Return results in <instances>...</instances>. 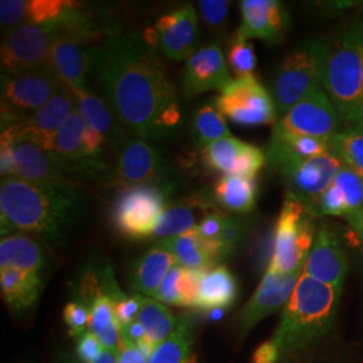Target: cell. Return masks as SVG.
<instances>
[{"mask_svg":"<svg viewBox=\"0 0 363 363\" xmlns=\"http://www.w3.org/2000/svg\"><path fill=\"white\" fill-rule=\"evenodd\" d=\"M91 76L118 123L136 138L160 140L181 124V106L164 66L138 30L105 23Z\"/></svg>","mask_w":363,"mask_h":363,"instance_id":"6da1fadb","label":"cell"},{"mask_svg":"<svg viewBox=\"0 0 363 363\" xmlns=\"http://www.w3.org/2000/svg\"><path fill=\"white\" fill-rule=\"evenodd\" d=\"M82 202L77 183L42 187L15 178L3 179L0 186L1 237L21 230L60 241L79 220Z\"/></svg>","mask_w":363,"mask_h":363,"instance_id":"7a4b0ae2","label":"cell"},{"mask_svg":"<svg viewBox=\"0 0 363 363\" xmlns=\"http://www.w3.org/2000/svg\"><path fill=\"white\" fill-rule=\"evenodd\" d=\"M322 88L335 106L343 128H363L362 25L320 42Z\"/></svg>","mask_w":363,"mask_h":363,"instance_id":"3957f363","label":"cell"},{"mask_svg":"<svg viewBox=\"0 0 363 363\" xmlns=\"http://www.w3.org/2000/svg\"><path fill=\"white\" fill-rule=\"evenodd\" d=\"M342 289L301 273L272 342L280 351L300 350L328 334L337 315Z\"/></svg>","mask_w":363,"mask_h":363,"instance_id":"277c9868","label":"cell"},{"mask_svg":"<svg viewBox=\"0 0 363 363\" xmlns=\"http://www.w3.org/2000/svg\"><path fill=\"white\" fill-rule=\"evenodd\" d=\"M316 216L296 196L286 194L276 222L272 259L269 267L284 274L303 272L315 241Z\"/></svg>","mask_w":363,"mask_h":363,"instance_id":"5b68a950","label":"cell"},{"mask_svg":"<svg viewBox=\"0 0 363 363\" xmlns=\"http://www.w3.org/2000/svg\"><path fill=\"white\" fill-rule=\"evenodd\" d=\"M61 86L50 66L1 73V127L34 115Z\"/></svg>","mask_w":363,"mask_h":363,"instance_id":"8992f818","label":"cell"},{"mask_svg":"<svg viewBox=\"0 0 363 363\" xmlns=\"http://www.w3.org/2000/svg\"><path fill=\"white\" fill-rule=\"evenodd\" d=\"M172 184H143L124 189L112 208L117 230L132 240L152 237L156 222L167 205Z\"/></svg>","mask_w":363,"mask_h":363,"instance_id":"52a82bcc","label":"cell"},{"mask_svg":"<svg viewBox=\"0 0 363 363\" xmlns=\"http://www.w3.org/2000/svg\"><path fill=\"white\" fill-rule=\"evenodd\" d=\"M322 86L320 42H310L289 52L273 79V100L279 113L286 112Z\"/></svg>","mask_w":363,"mask_h":363,"instance_id":"ba28073f","label":"cell"},{"mask_svg":"<svg viewBox=\"0 0 363 363\" xmlns=\"http://www.w3.org/2000/svg\"><path fill=\"white\" fill-rule=\"evenodd\" d=\"M86 125L88 123L76 109L52 138L46 152L55 167L69 178L77 177L81 179H93L112 184L113 169H109L103 160V156L91 155L84 145L82 138Z\"/></svg>","mask_w":363,"mask_h":363,"instance_id":"9c48e42d","label":"cell"},{"mask_svg":"<svg viewBox=\"0 0 363 363\" xmlns=\"http://www.w3.org/2000/svg\"><path fill=\"white\" fill-rule=\"evenodd\" d=\"M267 162L286 183L288 194L296 196L308 208L334 183L337 172L345 166L334 151L310 159L267 157Z\"/></svg>","mask_w":363,"mask_h":363,"instance_id":"30bf717a","label":"cell"},{"mask_svg":"<svg viewBox=\"0 0 363 363\" xmlns=\"http://www.w3.org/2000/svg\"><path fill=\"white\" fill-rule=\"evenodd\" d=\"M214 105L223 116L242 127L273 124L277 117L272 94L253 74L232 79Z\"/></svg>","mask_w":363,"mask_h":363,"instance_id":"8fae6325","label":"cell"},{"mask_svg":"<svg viewBox=\"0 0 363 363\" xmlns=\"http://www.w3.org/2000/svg\"><path fill=\"white\" fill-rule=\"evenodd\" d=\"M60 34L55 23L15 27L1 39V73H18L49 66L52 45Z\"/></svg>","mask_w":363,"mask_h":363,"instance_id":"7c38bea8","label":"cell"},{"mask_svg":"<svg viewBox=\"0 0 363 363\" xmlns=\"http://www.w3.org/2000/svg\"><path fill=\"white\" fill-rule=\"evenodd\" d=\"M343 130L337 109L322 86L294 105L273 128L281 133L310 136L323 140H331Z\"/></svg>","mask_w":363,"mask_h":363,"instance_id":"4fadbf2b","label":"cell"},{"mask_svg":"<svg viewBox=\"0 0 363 363\" xmlns=\"http://www.w3.org/2000/svg\"><path fill=\"white\" fill-rule=\"evenodd\" d=\"M76 109L77 105L74 97L62 85L50 101L43 105L34 115L1 127V133L11 138L13 143L28 142L46 151L52 143V138L62 128Z\"/></svg>","mask_w":363,"mask_h":363,"instance_id":"5bb4252c","label":"cell"},{"mask_svg":"<svg viewBox=\"0 0 363 363\" xmlns=\"http://www.w3.org/2000/svg\"><path fill=\"white\" fill-rule=\"evenodd\" d=\"M103 39L76 33H60L52 45L49 66L60 82L66 86L88 88L93 72L94 52Z\"/></svg>","mask_w":363,"mask_h":363,"instance_id":"9a60e30c","label":"cell"},{"mask_svg":"<svg viewBox=\"0 0 363 363\" xmlns=\"http://www.w3.org/2000/svg\"><path fill=\"white\" fill-rule=\"evenodd\" d=\"M169 167L166 156L147 140L130 139L121 148L113 169L112 184L123 189L163 183Z\"/></svg>","mask_w":363,"mask_h":363,"instance_id":"2e32d148","label":"cell"},{"mask_svg":"<svg viewBox=\"0 0 363 363\" xmlns=\"http://www.w3.org/2000/svg\"><path fill=\"white\" fill-rule=\"evenodd\" d=\"M232 82L228 62L217 43H208L187 60L182 93L186 101L210 91H222Z\"/></svg>","mask_w":363,"mask_h":363,"instance_id":"e0dca14e","label":"cell"},{"mask_svg":"<svg viewBox=\"0 0 363 363\" xmlns=\"http://www.w3.org/2000/svg\"><path fill=\"white\" fill-rule=\"evenodd\" d=\"M301 273L284 274L268 267L257 289L238 315L240 328L247 333L273 312L286 307L292 296Z\"/></svg>","mask_w":363,"mask_h":363,"instance_id":"ac0fdd59","label":"cell"},{"mask_svg":"<svg viewBox=\"0 0 363 363\" xmlns=\"http://www.w3.org/2000/svg\"><path fill=\"white\" fill-rule=\"evenodd\" d=\"M156 30L160 49L171 61L189 60L198 50V16L191 4L160 16Z\"/></svg>","mask_w":363,"mask_h":363,"instance_id":"d6986e66","label":"cell"},{"mask_svg":"<svg viewBox=\"0 0 363 363\" xmlns=\"http://www.w3.org/2000/svg\"><path fill=\"white\" fill-rule=\"evenodd\" d=\"M303 273L323 284L342 289L347 273V259L337 235L328 226H322L315 235Z\"/></svg>","mask_w":363,"mask_h":363,"instance_id":"ffe728a7","label":"cell"},{"mask_svg":"<svg viewBox=\"0 0 363 363\" xmlns=\"http://www.w3.org/2000/svg\"><path fill=\"white\" fill-rule=\"evenodd\" d=\"M13 178L42 187H64L77 183L57 169L45 150L35 144H13Z\"/></svg>","mask_w":363,"mask_h":363,"instance_id":"44dd1931","label":"cell"},{"mask_svg":"<svg viewBox=\"0 0 363 363\" xmlns=\"http://www.w3.org/2000/svg\"><path fill=\"white\" fill-rule=\"evenodd\" d=\"M241 6V26L235 38L262 39L276 42L286 31L284 6L277 0H244Z\"/></svg>","mask_w":363,"mask_h":363,"instance_id":"7402d4cb","label":"cell"},{"mask_svg":"<svg viewBox=\"0 0 363 363\" xmlns=\"http://www.w3.org/2000/svg\"><path fill=\"white\" fill-rule=\"evenodd\" d=\"M66 89L74 97L77 109L88 125L99 130L104 136L106 143L120 152L130 138L104 100L99 94L91 91L89 88L70 86Z\"/></svg>","mask_w":363,"mask_h":363,"instance_id":"603a6c76","label":"cell"},{"mask_svg":"<svg viewBox=\"0 0 363 363\" xmlns=\"http://www.w3.org/2000/svg\"><path fill=\"white\" fill-rule=\"evenodd\" d=\"M120 292L118 286L109 289H99L89 298H85L88 303V308L91 312V323L89 331L100 340L105 350L118 352L121 343L120 325L117 323L115 315L113 296Z\"/></svg>","mask_w":363,"mask_h":363,"instance_id":"cb8c5ba5","label":"cell"},{"mask_svg":"<svg viewBox=\"0 0 363 363\" xmlns=\"http://www.w3.org/2000/svg\"><path fill=\"white\" fill-rule=\"evenodd\" d=\"M238 286L233 273L226 267H214L203 273L198 286L195 308L202 311H222L233 306Z\"/></svg>","mask_w":363,"mask_h":363,"instance_id":"d4e9b609","label":"cell"},{"mask_svg":"<svg viewBox=\"0 0 363 363\" xmlns=\"http://www.w3.org/2000/svg\"><path fill=\"white\" fill-rule=\"evenodd\" d=\"M175 264L177 261L169 250L157 245L151 247L135 262L130 276V288L143 296L154 298L156 291Z\"/></svg>","mask_w":363,"mask_h":363,"instance_id":"484cf974","label":"cell"},{"mask_svg":"<svg viewBox=\"0 0 363 363\" xmlns=\"http://www.w3.org/2000/svg\"><path fill=\"white\" fill-rule=\"evenodd\" d=\"M42 288L40 273L0 269V289L4 303L13 313L27 311L37 303Z\"/></svg>","mask_w":363,"mask_h":363,"instance_id":"4316f807","label":"cell"},{"mask_svg":"<svg viewBox=\"0 0 363 363\" xmlns=\"http://www.w3.org/2000/svg\"><path fill=\"white\" fill-rule=\"evenodd\" d=\"M205 272L206 271L189 269L175 264L156 291L154 298L163 304L195 307L198 286Z\"/></svg>","mask_w":363,"mask_h":363,"instance_id":"83f0119b","label":"cell"},{"mask_svg":"<svg viewBox=\"0 0 363 363\" xmlns=\"http://www.w3.org/2000/svg\"><path fill=\"white\" fill-rule=\"evenodd\" d=\"M45 259L38 244L23 234H10L0 241V269L40 273Z\"/></svg>","mask_w":363,"mask_h":363,"instance_id":"f1b7e54d","label":"cell"},{"mask_svg":"<svg viewBox=\"0 0 363 363\" xmlns=\"http://www.w3.org/2000/svg\"><path fill=\"white\" fill-rule=\"evenodd\" d=\"M156 245L169 250L177 264L189 269L208 271L217 262L195 230L160 240Z\"/></svg>","mask_w":363,"mask_h":363,"instance_id":"f546056e","label":"cell"},{"mask_svg":"<svg viewBox=\"0 0 363 363\" xmlns=\"http://www.w3.org/2000/svg\"><path fill=\"white\" fill-rule=\"evenodd\" d=\"M257 187L255 179L237 175H223L214 189L217 205L232 213H249L256 205Z\"/></svg>","mask_w":363,"mask_h":363,"instance_id":"4dcf8cb0","label":"cell"},{"mask_svg":"<svg viewBox=\"0 0 363 363\" xmlns=\"http://www.w3.org/2000/svg\"><path fill=\"white\" fill-rule=\"evenodd\" d=\"M138 322L143 325L145 335L155 347L169 337L177 327V319L169 308L156 298L147 296L142 298Z\"/></svg>","mask_w":363,"mask_h":363,"instance_id":"1f68e13d","label":"cell"},{"mask_svg":"<svg viewBox=\"0 0 363 363\" xmlns=\"http://www.w3.org/2000/svg\"><path fill=\"white\" fill-rule=\"evenodd\" d=\"M335 186L345 199V216L354 230L363 238V179L347 166H343L335 177Z\"/></svg>","mask_w":363,"mask_h":363,"instance_id":"d6a6232c","label":"cell"},{"mask_svg":"<svg viewBox=\"0 0 363 363\" xmlns=\"http://www.w3.org/2000/svg\"><path fill=\"white\" fill-rule=\"evenodd\" d=\"M191 346V328L183 320L177 325L169 337L156 346L148 358V363H190Z\"/></svg>","mask_w":363,"mask_h":363,"instance_id":"836d02e7","label":"cell"},{"mask_svg":"<svg viewBox=\"0 0 363 363\" xmlns=\"http://www.w3.org/2000/svg\"><path fill=\"white\" fill-rule=\"evenodd\" d=\"M191 127L195 144L202 150L213 142L232 136L225 116L214 104L202 105L195 112Z\"/></svg>","mask_w":363,"mask_h":363,"instance_id":"e575fe53","label":"cell"},{"mask_svg":"<svg viewBox=\"0 0 363 363\" xmlns=\"http://www.w3.org/2000/svg\"><path fill=\"white\" fill-rule=\"evenodd\" d=\"M247 145V143H244L233 136L213 142L202 150L203 163L208 169L213 171L223 172L225 175H232L237 162L242 155Z\"/></svg>","mask_w":363,"mask_h":363,"instance_id":"d590c367","label":"cell"},{"mask_svg":"<svg viewBox=\"0 0 363 363\" xmlns=\"http://www.w3.org/2000/svg\"><path fill=\"white\" fill-rule=\"evenodd\" d=\"M331 148L345 166L363 179V128H347L339 132L331 140Z\"/></svg>","mask_w":363,"mask_h":363,"instance_id":"8d00e7d4","label":"cell"},{"mask_svg":"<svg viewBox=\"0 0 363 363\" xmlns=\"http://www.w3.org/2000/svg\"><path fill=\"white\" fill-rule=\"evenodd\" d=\"M69 4V0H28V23H54L65 13Z\"/></svg>","mask_w":363,"mask_h":363,"instance_id":"74e56055","label":"cell"},{"mask_svg":"<svg viewBox=\"0 0 363 363\" xmlns=\"http://www.w3.org/2000/svg\"><path fill=\"white\" fill-rule=\"evenodd\" d=\"M228 64L233 69L237 77L253 74L256 69V54L252 43L245 39L234 38L228 52Z\"/></svg>","mask_w":363,"mask_h":363,"instance_id":"f35d334b","label":"cell"},{"mask_svg":"<svg viewBox=\"0 0 363 363\" xmlns=\"http://www.w3.org/2000/svg\"><path fill=\"white\" fill-rule=\"evenodd\" d=\"M64 320L72 337H82L89 330L91 312L81 301H70L64 308Z\"/></svg>","mask_w":363,"mask_h":363,"instance_id":"ab89813d","label":"cell"},{"mask_svg":"<svg viewBox=\"0 0 363 363\" xmlns=\"http://www.w3.org/2000/svg\"><path fill=\"white\" fill-rule=\"evenodd\" d=\"M265 163H267L265 152L259 147L247 144L242 155L238 159L237 166H235L232 175L255 179L257 177L259 169L265 166Z\"/></svg>","mask_w":363,"mask_h":363,"instance_id":"60d3db41","label":"cell"},{"mask_svg":"<svg viewBox=\"0 0 363 363\" xmlns=\"http://www.w3.org/2000/svg\"><path fill=\"white\" fill-rule=\"evenodd\" d=\"M0 23L3 28L11 30L28 23V0H1Z\"/></svg>","mask_w":363,"mask_h":363,"instance_id":"b9f144b4","label":"cell"},{"mask_svg":"<svg viewBox=\"0 0 363 363\" xmlns=\"http://www.w3.org/2000/svg\"><path fill=\"white\" fill-rule=\"evenodd\" d=\"M315 216H334L343 217L345 216V199L340 190L333 183L323 195L310 208Z\"/></svg>","mask_w":363,"mask_h":363,"instance_id":"7bdbcfd3","label":"cell"},{"mask_svg":"<svg viewBox=\"0 0 363 363\" xmlns=\"http://www.w3.org/2000/svg\"><path fill=\"white\" fill-rule=\"evenodd\" d=\"M142 298L143 295L135 294L130 296L121 295L120 298L113 300L115 315L120 328H124L138 320V315L142 307Z\"/></svg>","mask_w":363,"mask_h":363,"instance_id":"ee69618b","label":"cell"},{"mask_svg":"<svg viewBox=\"0 0 363 363\" xmlns=\"http://www.w3.org/2000/svg\"><path fill=\"white\" fill-rule=\"evenodd\" d=\"M229 7H230V1L228 0H201L199 1V13L203 22L213 28H220L225 25Z\"/></svg>","mask_w":363,"mask_h":363,"instance_id":"f6af8a7d","label":"cell"},{"mask_svg":"<svg viewBox=\"0 0 363 363\" xmlns=\"http://www.w3.org/2000/svg\"><path fill=\"white\" fill-rule=\"evenodd\" d=\"M228 218L229 217L220 211L205 214V217L199 220L198 226L195 228V232L205 241H214L223 232Z\"/></svg>","mask_w":363,"mask_h":363,"instance_id":"bcb514c9","label":"cell"},{"mask_svg":"<svg viewBox=\"0 0 363 363\" xmlns=\"http://www.w3.org/2000/svg\"><path fill=\"white\" fill-rule=\"evenodd\" d=\"M104 347L96 335L88 331L82 337H78L77 355L78 359L82 363H93L103 352Z\"/></svg>","mask_w":363,"mask_h":363,"instance_id":"7dc6e473","label":"cell"},{"mask_svg":"<svg viewBox=\"0 0 363 363\" xmlns=\"http://www.w3.org/2000/svg\"><path fill=\"white\" fill-rule=\"evenodd\" d=\"M118 363H148V359L133 345L121 339L118 349Z\"/></svg>","mask_w":363,"mask_h":363,"instance_id":"c3c4849f","label":"cell"},{"mask_svg":"<svg viewBox=\"0 0 363 363\" xmlns=\"http://www.w3.org/2000/svg\"><path fill=\"white\" fill-rule=\"evenodd\" d=\"M280 351L276 347V345L271 342L262 343L255 352L253 363H276L279 359Z\"/></svg>","mask_w":363,"mask_h":363,"instance_id":"681fc988","label":"cell"},{"mask_svg":"<svg viewBox=\"0 0 363 363\" xmlns=\"http://www.w3.org/2000/svg\"><path fill=\"white\" fill-rule=\"evenodd\" d=\"M93 363H118V352L104 349L100 357Z\"/></svg>","mask_w":363,"mask_h":363,"instance_id":"f907efd6","label":"cell"},{"mask_svg":"<svg viewBox=\"0 0 363 363\" xmlns=\"http://www.w3.org/2000/svg\"><path fill=\"white\" fill-rule=\"evenodd\" d=\"M58 363H77L73 358H70V357H62L60 361H58Z\"/></svg>","mask_w":363,"mask_h":363,"instance_id":"816d5d0a","label":"cell"},{"mask_svg":"<svg viewBox=\"0 0 363 363\" xmlns=\"http://www.w3.org/2000/svg\"><path fill=\"white\" fill-rule=\"evenodd\" d=\"M362 52H363V25H362Z\"/></svg>","mask_w":363,"mask_h":363,"instance_id":"f5cc1de1","label":"cell"},{"mask_svg":"<svg viewBox=\"0 0 363 363\" xmlns=\"http://www.w3.org/2000/svg\"><path fill=\"white\" fill-rule=\"evenodd\" d=\"M362 222H363V216H362Z\"/></svg>","mask_w":363,"mask_h":363,"instance_id":"db71d44e","label":"cell"},{"mask_svg":"<svg viewBox=\"0 0 363 363\" xmlns=\"http://www.w3.org/2000/svg\"><path fill=\"white\" fill-rule=\"evenodd\" d=\"M190 363H193V362H190Z\"/></svg>","mask_w":363,"mask_h":363,"instance_id":"11a10c76","label":"cell"}]
</instances>
